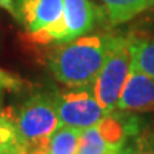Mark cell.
Returning <instances> with one entry per match:
<instances>
[{
    "instance_id": "obj_1",
    "label": "cell",
    "mask_w": 154,
    "mask_h": 154,
    "mask_svg": "<svg viewBox=\"0 0 154 154\" xmlns=\"http://www.w3.org/2000/svg\"><path fill=\"white\" fill-rule=\"evenodd\" d=\"M114 38L109 34H84L61 43L50 56V70L67 87L93 86Z\"/></svg>"
},
{
    "instance_id": "obj_2",
    "label": "cell",
    "mask_w": 154,
    "mask_h": 154,
    "mask_svg": "<svg viewBox=\"0 0 154 154\" xmlns=\"http://www.w3.org/2000/svg\"><path fill=\"white\" fill-rule=\"evenodd\" d=\"M14 121L19 143L24 146L26 151L49 143L50 136L61 126L53 96L44 93L30 97L14 116Z\"/></svg>"
},
{
    "instance_id": "obj_3",
    "label": "cell",
    "mask_w": 154,
    "mask_h": 154,
    "mask_svg": "<svg viewBox=\"0 0 154 154\" xmlns=\"http://www.w3.org/2000/svg\"><path fill=\"white\" fill-rule=\"evenodd\" d=\"M131 40L116 37L110 53L91 86L97 101L107 113H113L117 109L123 86L131 70Z\"/></svg>"
},
{
    "instance_id": "obj_4",
    "label": "cell",
    "mask_w": 154,
    "mask_h": 154,
    "mask_svg": "<svg viewBox=\"0 0 154 154\" xmlns=\"http://www.w3.org/2000/svg\"><path fill=\"white\" fill-rule=\"evenodd\" d=\"M90 87L91 86L72 87V90L53 94L61 126L86 130L88 127L97 126L109 114L100 106L93 88Z\"/></svg>"
},
{
    "instance_id": "obj_5",
    "label": "cell",
    "mask_w": 154,
    "mask_h": 154,
    "mask_svg": "<svg viewBox=\"0 0 154 154\" xmlns=\"http://www.w3.org/2000/svg\"><path fill=\"white\" fill-rule=\"evenodd\" d=\"M14 19L27 33H34L60 22L64 0H14Z\"/></svg>"
},
{
    "instance_id": "obj_6",
    "label": "cell",
    "mask_w": 154,
    "mask_h": 154,
    "mask_svg": "<svg viewBox=\"0 0 154 154\" xmlns=\"http://www.w3.org/2000/svg\"><path fill=\"white\" fill-rule=\"evenodd\" d=\"M117 111H151L154 110V79L137 69L130 70L123 86Z\"/></svg>"
},
{
    "instance_id": "obj_7",
    "label": "cell",
    "mask_w": 154,
    "mask_h": 154,
    "mask_svg": "<svg viewBox=\"0 0 154 154\" xmlns=\"http://www.w3.org/2000/svg\"><path fill=\"white\" fill-rule=\"evenodd\" d=\"M63 20L66 26L64 43L87 34L96 20L91 0H64Z\"/></svg>"
},
{
    "instance_id": "obj_8",
    "label": "cell",
    "mask_w": 154,
    "mask_h": 154,
    "mask_svg": "<svg viewBox=\"0 0 154 154\" xmlns=\"http://www.w3.org/2000/svg\"><path fill=\"white\" fill-rule=\"evenodd\" d=\"M101 2L113 24L128 22L154 5V0H101Z\"/></svg>"
},
{
    "instance_id": "obj_9",
    "label": "cell",
    "mask_w": 154,
    "mask_h": 154,
    "mask_svg": "<svg viewBox=\"0 0 154 154\" xmlns=\"http://www.w3.org/2000/svg\"><path fill=\"white\" fill-rule=\"evenodd\" d=\"M77 154H124V149L107 143L97 126L82 130Z\"/></svg>"
},
{
    "instance_id": "obj_10",
    "label": "cell",
    "mask_w": 154,
    "mask_h": 154,
    "mask_svg": "<svg viewBox=\"0 0 154 154\" xmlns=\"http://www.w3.org/2000/svg\"><path fill=\"white\" fill-rule=\"evenodd\" d=\"M82 130L69 126H60L50 136L46 154H77Z\"/></svg>"
},
{
    "instance_id": "obj_11",
    "label": "cell",
    "mask_w": 154,
    "mask_h": 154,
    "mask_svg": "<svg viewBox=\"0 0 154 154\" xmlns=\"http://www.w3.org/2000/svg\"><path fill=\"white\" fill-rule=\"evenodd\" d=\"M131 67L154 79V38L131 42Z\"/></svg>"
},
{
    "instance_id": "obj_12",
    "label": "cell",
    "mask_w": 154,
    "mask_h": 154,
    "mask_svg": "<svg viewBox=\"0 0 154 154\" xmlns=\"http://www.w3.org/2000/svg\"><path fill=\"white\" fill-rule=\"evenodd\" d=\"M17 141L19 136H17L14 117L9 113H0V147Z\"/></svg>"
},
{
    "instance_id": "obj_13",
    "label": "cell",
    "mask_w": 154,
    "mask_h": 154,
    "mask_svg": "<svg viewBox=\"0 0 154 154\" xmlns=\"http://www.w3.org/2000/svg\"><path fill=\"white\" fill-rule=\"evenodd\" d=\"M0 154H26V149L24 146H22L17 141V143H11L0 147Z\"/></svg>"
},
{
    "instance_id": "obj_14",
    "label": "cell",
    "mask_w": 154,
    "mask_h": 154,
    "mask_svg": "<svg viewBox=\"0 0 154 154\" xmlns=\"http://www.w3.org/2000/svg\"><path fill=\"white\" fill-rule=\"evenodd\" d=\"M131 154H151L146 136H143L141 138H138V140H137L136 147H134V150L131 151Z\"/></svg>"
},
{
    "instance_id": "obj_15",
    "label": "cell",
    "mask_w": 154,
    "mask_h": 154,
    "mask_svg": "<svg viewBox=\"0 0 154 154\" xmlns=\"http://www.w3.org/2000/svg\"><path fill=\"white\" fill-rule=\"evenodd\" d=\"M0 7L5 9L6 11H9L11 16L14 17V13H16V10H14V0H0Z\"/></svg>"
},
{
    "instance_id": "obj_16",
    "label": "cell",
    "mask_w": 154,
    "mask_h": 154,
    "mask_svg": "<svg viewBox=\"0 0 154 154\" xmlns=\"http://www.w3.org/2000/svg\"><path fill=\"white\" fill-rule=\"evenodd\" d=\"M146 138H147V143H149L150 151H151V154H154V131H151L150 134H147Z\"/></svg>"
},
{
    "instance_id": "obj_17",
    "label": "cell",
    "mask_w": 154,
    "mask_h": 154,
    "mask_svg": "<svg viewBox=\"0 0 154 154\" xmlns=\"http://www.w3.org/2000/svg\"><path fill=\"white\" fill-rule=\"evenodd\" d=\"M3 107V88L0 87V110Z\"/></svg>"
}]
</instances>
